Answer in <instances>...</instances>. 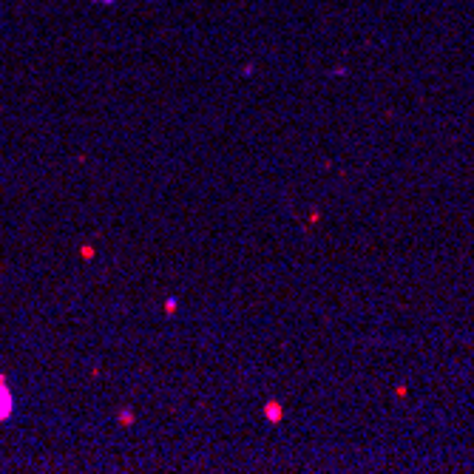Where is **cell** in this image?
<instances>
[{"label": "cell", "mask_w": 474, "mask_h": 474, "mask_svg": "<svg viewBox=\"0 0 474 474\" xmlns=\"http://www.w3.org/2000/svg\"><path fill=\"white\" fill-rule=\"evenodd\" d=\"M9 412H12V395L6 389V383L0 380V418H6Z\"/></svg>", "instance_id": "cell-1"}]
</instances>
